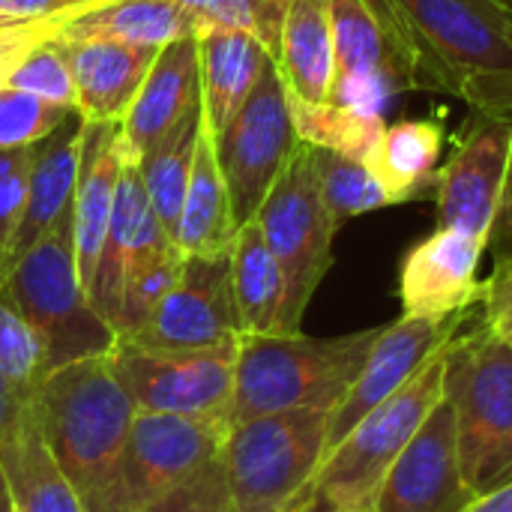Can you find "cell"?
Instances as JSON below:
<instances>
[{"mask_svg": "<svg viewBox=\"0 0 512 512\" xmlns=\"http://www.w3.org/2000/svg\"><path fill=\"white\" fill-rule=\"evenodd\" d=\"M423 90L462 99L474 117L512 123V0H387Z\"/></svg>", "mask_w": 512, "mask_h": 512, "instance_id": "6da1fadb", "label": "cell"}, {"mask_svg": "<svg viewBox=\"0 0 512 512\" xmlns=\"http://www.w3.org/2000/svg\"><path fill=\"white\" fill-rule=\"evenodd\" d=\"M381 327L333 339L303 333L243 336L228 426L297 408L333 411L366 366Z\"/></svg>", "mask_w": 512, "mask_h": 512, "instance_id": "7a4b0ae2", "label": "cell"}, {"mask_svg": "<svg viewBox=\"0 0 512 512\" xmlns=\"http://www.w3.org/2000/svg\"><path fill=\"white\" fill-rule=\"evenodd\" d=\"M33 414L60 471L87 498L117 459L138 414L108 354L54 369L33 396Z\"/></svg>", "mask_w": 512, "mask_h": 512, "instance_id": "3957f363", "label": "cell"}, {"mask_svg": "<svg viewBox=\"0 0 512 512\" xmlns=\"http://www.w3.org/2000/svg\"><path fill=\"white\" fill-rule=\"evenodd\" d=\"M444 399L456 417L459 462L477 495L512 480V342L477 315L444 348Z\"/></svg>", "mask_w": 512, "mask_h": 512, "instance_id": "277c9868", "label": "cell"}, {"mask_svg": "<svg viewBox=\"0 0 512 512\" xmlns=\"http://www.w3.org/2000/svg\"><path fill=\"white\" fill-rule=\"evenodd\" d=\"M327 408H297L231 423L222 441L231 512L297 510L327 456Z\"/></svg>", "mask_w": 512, "mask_h": 512, "instance_id": "5b68a950", "label": "cell"}, {"mask_svg": "<svg viewBox=\"0 0 512 512\" xmlns=\"http://www.w3.org/2000/svg\"><path fill=\"white\" fill-rule=\"evenodd\" d=\"M0 294L36 330L48 372L108 354L117 342L114 327L93 309L75 264L72 210L12 267Z\"/></svg>", "mask_w": 512, "mask_h": 512, "instance_id": "8992f818", "label": "cell"}, {"mask_svg": "<svg viewBox=\"0 0 512 512\" xmlns=\"http://www.w3.org/2000/svg\"><path fill=\"white\" fill-rule=\"evenodd\" d=\"M228 423L138 411L102 483L81 498L84 512H141L222 453Z\"/></svg>", "mask_w": 512, "mask_h": 512, "instance_id": "52a82bcc", "label": "cell"}, {"mask_svg": "<svg viewBox=\"0 0 512 512\" xmlns=\"http://www.w3.org/2000/svg\"><path fill=\"white\" fill-rule=\"evenodd\" d=\"M255 219L285 279L282 333H300L303 315L333 264V240L339 234L321 198L309 141L297 144Z\"/></svg>", "mask_w": 512, "mask_h": 512, "instance_id": "ba28073f", "label": "cell"}, {"mask_svg": "<svg viewBox=\"0 0 512 512\" xmlns=\"http://www.w3.org/2000/svg\"><path fill=\"white\" fill-rule=\"evenodd\" d=\"M444 348L324 456L312 495L333 504L372 510L384 474L420 432L432 408L444 399Z\"/></svg>", "mask_w": 512, "mask_h": 512, "instance_id": "9c48e42d", "label": "cell"}, {"mask_svg": "<svg viewBox=\"0 0 512 512\" xmlns=\"http://www.w3.org/2000/svg\"><path fill=\"white\" fill-rule=\"evenodd\" d=\"M438 228L480 240L498 258L512 255V123L474 117L435 177Z\"/></svg>", "mask_w": 512, "mask_h": 512, "instance_id": "30bf717a", "label": "cell"}, {"mask_svg": "<svg viewBox=\"0 0 512 512\" xmlns=\"http://www.w3.org/2000/svg\"><path fill=\"white\" fill-rule=\"evenodd\" d=\"M330 12L336 66L327 102L384 114L393 96L423 90L417 60L387 0H330Z\"/></svg>", "mask_w": 512, "mask_h": 512, "instance_id": "8fae6325", "label": "cell"}, {"mask_svg": "<svg viewBox=\"0 0 512 512\" xmlns=\"http://www.w3.org/2000/svg\"><path fill=\"white\" fill-rule=\"evenodd\" d=\"M297 144L300 135L294 123L291 96L273 60L249 93V99L243 102V108L213 138L216 162L228 186L237 228L258 216L264 198L291 162Z\"/></svg>", "mask_w": 512, "mask_h": 512, "instance_id": "7c38bea8", "label": "cell"}, {"mask_svg": "<svg viewBox=\"0 0 512 512\" xmlns=\"http://www.w3.org/2000/svg\"><path fill=\"white\" fill-rule=\"evenodd\" d=\"M237 345L207 351H150L117 339L108 360L138 411L228 423Z\"/></svg>", "mask_w": 512, "mask_h": 512, "instance_id": "4fadbf2b", "label": "cell"}, {"mask_svg": "<svg viewBox=\"0 0 512 512\" xmlns=\"http://www.w3.org/2000/svg\"><path fill=\"white\" fill-rule=\"evenodd\" d=\"M150 351H207L243 339L228 255H183V267L153 315L132 333L117 336Z\"/></svg>", "mask_w": 512, "mask_h": 512, "instance_id": "5bb4252c", "label": "cell"}, {"mask_svg": "<svg viewBox=\"0 0 512 512\" xmlns=\"http://www.w3.org/2000/svg\"><path fill=\"white\" fill-rule=\"evenodd\" d=\"M474 312H459L450 318H417L402 315L381 327L366 366L357 381L345 393V399L330 414L327 429V453L381 402H387L396 390H402L468 321Z\"/></svg>", "mask_w": 512, "mask_h": 512, "instance_id": "9a60e30c", "label": "cell"}, {"mask_svg": "<svg viewBox=\"0 0 512 512\" xmlns=\"http://www.w3.org/2000/svg\"><path fill=\"white\" fill-rule=\"evenodd\" d=\"M477 498L462 474L453 408L441 399L384 474L372 512H465Z\"/></svg>", "mask_w": 512, "mask_h": 512, "instance_id": "2e32d148", "label": "cell"}, {"mask_svg": "<svg viewBox=\"0 0 512 512\" xmlns=\"http://www.w3.org/2000/svg\"><path fill=\"white\" fill-rule=\"evenodd\" d=\"M486 246L462 231L435 228L414 243L399 270L402 315L450 318L480 306L483 282L477 276Z\"/></svg>", "mask_w": 512, "mask_h": 512, "instance_id": "e0dca14e", "label": "cell"}, {"mask_svg": "<svg viewBox=\"0 0 512 512\" xmlns=\"http://www.w3.org/2000/svg\"><path fill=\"white\" fill-rule=\"evenodd\" d=\"M201 105L198 36H183L159 48L138 96L120 120V156L138 165L141 156L162 141L192 108Z\"/></svg>", "mask_w": 512, "mask_h": 512, "instance_id": "ac0fdd59", "label": "cell"}, {"mask_svg": "<svg viewBox=\"0 0 512 512\" xmlns=\"http://www.w3.org/2000/svg\"><path fill=\"white\" fill-rule=\"evenodd\" d=\"M81 159V117L72 114L45 141L36 144V159L27 180L21 216L0 249V285L12 267L72 210L75 177Z\"/></svg>", "mask_w": 512, "mask_h": 512, "instance_id": "d6986e66", "label": "cell"}, {"mask_svg": "<svg viewBox=\"0 0 512 512\" xmlns=\"http://www.w3.org/2000/svg\"><path fill=\"white\" fill-rule=\"evenodd\" d=\"M117 138H120V123L81 120V159H78V177L72 195V249L87 294L108 237L117 180L123 171Z\"/></svg>", "mask_w": 512, "mask_h": 512, "instance_id": "ffe728a7", "label": "cell"}, {"mask_svg": "<svg viewBox=\"0 0 512 512\" xmlns=\"http://www.w3.org/2000/svg\"><path fill=\"white\" fill-rule=\"evenodd\" d=\"M174 243L165 228L159 225L150 198L141 183V171L132 162H123L120 180H117V195H114V210H111V225L108 237L99 255V267L90 285V303L93 309L114 327L117 306H120V288L126 273L150 252ZM117 333V330H114Z\"/></svg>", "mask_w": 512, "mask_h": 512, "instance_id": "44dd1931", "label": "cell"}, {"mask_svg": "<svg viewBox=\"0 0 512 512\" xmlns=\"http://www.w3.org/2000/svg\"><path fill=\"white\" fill-rule=\"evenodd\" d=\"M63 45L75 81V114L84 123H120L138 96L159 48L108 39H81Z\"/></svg>", "mask_w": 512, "mask_h": 512, "instance_id": "7402d4cb", "label": "cell"}, {"mask_svg": "<svg viewBox=\"0 0 512 512\" xmlns=\"http://www.w3.org/2000/svg\"><path fill=\"white\" fill-rule=\"evenodd\" d=\"M270 63L273 57L267 54V48L243 30H198L201 108L210 138H216L231 123V117L243 108Z\"/></svg>", "mask_w": 512, "mask_h": 512, "instance_id": "603a6c76", "label": "cell"}, {"mask_svg": "<svg viewBox=\"0 0 512 512\" xmlns=\"http://www.w3.org/2000/svg\"><path fill=\"white\" fill-rule=\"evenodd\" d=\"M183 36H198L195 18L177 0H96L84 9L57 15L51 39L81 42L108 39L162 48Z\"/></svg>", "mask_w": 512, "mask_h": 512, "instance_id": "cb8c5ba5", "label": "cell"}, {"mask_svg": "<svg viewBox=\"0 0 512 512\" xmlns=\"http://www.w3.org/2000/svg\"><path fill=\"white\" fill-rule=\"evenodd\" d=\"M0 474L12 512H84L75 486L42 438L33 402L0 444Z\"/></svg>", "mask_w": 512, "mask_h": 512, "instance_id": "d4e9b609", "label": "cell"}, {"mask_svg": "<svg viewBox=\"0 0 512 512\" xmlns=\"http://www.w3.org/2000/svg\"><path fill=\"white\" fill-rule=\"evenodd\" d=\"M333 12L330 0H291L282 24L276 69L291 102L321 105L333 87Z\"/></svg>", "mask_w": 512, "mask_h": 512, "instance_id": "484cf974", "label": "cell"}, {"mask_svg": "<svg viewBox=\"0 0 512 512\" xmlns=\"http://www.w3.org/2000/svg\"><path fill=\"white\" fill-rule=\"evenodd\" d=\"M234 237L237 222L231 213L228 186L216 162L213 138L204 129L192 159V174L183 195L174 243L183 255H228Z\"/></svg>", "mask_w": 512, "mask_h": 512, "instance_id": "4316f807", "label": "cell"}, {"mask_svg": "<svg viewBox=\"0 0 512 512\" xmlns=\"http://www.w3.org/2000/svg\"><path fill=\"white\" fill-rule=\"evenodd\" d=\"M231 264V294L240 318L243 336L282 333L285 279L279 261L273 258L258 219L237 228L234 246L228 252Z\"/></svg>", "mask_w": 512, "mask_h": 512, "instance_id": "83f0119b", "label": "cell"}, {"mask_svg": "<svg viewBox=\"0 0 512 512\" xmlns=\"http://www.w3.org/2000/svg\"><path fill=\"white\" fill-rule=\"evenodd\" d=\"M441 150L444 126L438 120H402L384 126L369 168L393 204L432 198Z\"/></svg>", "mask_w": 512, "mask_h": 512, "instance_id": "f1b7e54d", "label": "cell"}, {"mask_svg": "<svg viewBox=\"0 0 512 512\" xmlns=\"http://www.w3.org/2000/svg\"><path fill=\"white\" fill-rule=\"evenodd\" d=\"M201 132H204V108L198 105L162 141H156L138 162L150 207L171 240L177 231V219H180V207H183V195L189 186L192 159H195Z\"/></svg>", "mask_w": 512, "mask_h": 512, "instance_id": "f546056e", "label": "cell"}, {"mask_svg": "<svg viewBox=\"0 0 512 512\" xmlns=\"http://www.w3.org/2000/svg\"><path fill=\"white\" fill-rule=\"evenodd\" d=\"M312 153H315L321 198H324V207H327L330 219L336 222V228H342L345 222H351L363 213L393 207L390 195L384 192V186L375 177V171L369 168V162L345 156L339 150L315 147V144H312Z\"/></svg>", "mask_w": 512, "mask_h": 512, "instance_id": "4dcf8cb0", "label": "cell"}, {"mask_svg": "<svg viewBox=\"0 0 512 512\" xmlns=\"http://www.w3.org/2000/svg\"><path fill=\"white\" fill-rule=\"evenodd\" d=\"M294 108V123L300 141H309L315 147L339 150L345 156L369 162L381 132H384V114L375 111H357L348 105L336 102H321V105H303L291 102Z\"/></svg>", "mask_w": 512, "mask_h": 512, "instance_id": "1f68e13d", "label": "cell"}, {"mask_svg": "<svg viewBox=\"0 0 512 512\" xmlns=\"http://www.w3.org/2000/svg\"><path fill=\"white\" fill-rule=\"evenodd\" d=\"M180 267H183V252L177 249V243H168V246L144 255L126 273L123 288H120L117 318H114L117 336H132L153 315V309L159 306V300L174 285Z\"/></svg>", "mask_w": 512, "mask_h": 512, "instance_id": "d6a6232c", "label": "cell"}, {"mask_svg": "<svg viewBox=\"0 0 512 512\" xmlns=\"http://www.w3.org/2000/svg\"><path fill=\"white\" fill-rule=\"evenodd\" d=\"M198 24L204 27H225V30H243L255 36L267 54L279 57L282 42V24L291 0H177Z\"/></svg>", "mask_w": 512, "mask_h": 512, "instance_id": "836d02e7", "label": "cell"}, {"mask_svg": "<svg viewBox=\"0 0 512 512\" xmlns=\"http://www.w3.org/2000/svg\"><path fill=\"white\" fill-rule=\"evenodd\" d=\"M45 348L24 315L0 294V378H6L27 402L48 378Z\"/></svg>", "mask_w": 512, "mask_h": 512, "instance_id": "e575fe53", "label": "cell"}, {"mask_svg": "<svg viewBox=\"0 0 512 512\" xmlns=\"http://www.w3.org/2000/svg\"><path fill=\"white\" fill-rule=\"evenodd\" d=\"M6 87L33 93L51 105H63L75 111V81H72L66 45L51 36L39 39L12 69Z\"/></svg>", "mask_w": 512, "mask_h": 512, "instance_id": "d590c367", "label": "cell"}, {"mask_svg": "<svg viewBox=\"0 0 512 512\" xmlns=\"http://www.w3.org/2000/svg\"><path fill=\"white\" fill-rule=\"evenodd\" d=\"M72 114H75L72 108L51 105L33 93L0 87V150L39 144Z\"/></svg>", "mask_w": 512, "mask_h": 512, "instance_id": "8d00e7d4", "label": "cell"}, {"mask_svg": "<svg viewBox=\"0 0 512 512\" xmlns=\"http://www.w3.org/2000/svg\"><path fill=\"white\" fill-rule=\"evenodd\" d=\"M141 512H231L222 453Z\"/></svg>", "mask_w": 512, "mask_h": 512, "instance_id": "74e56055", "label": "cell"}, {"mask_svg": "<svg viewBox=\"0 0 512 512\" xmlns=\"http://www.w3.org/2000/svg\"><path fill=\"white\" fill-rule=\"evenodd\" d=\"M33 159H36V144L0 150V249L9 240V234L21 216Z\"/></svg>", "mask_w": 512, "mask_h": 512, "instance_id": "f35d334b", "label": "cell"}, {"mask_svg": "<svg viewBox=\"0 0 512 512\" xmlns=\"http://www.w3.org/2000/svg\"><path fill=\"white\" fill-rule=\"evenodd\" d=\"M480 318L498 336L512 342V255L510 258H498L492 276L483 282Z\"/></svg>", "mask_w": 512, "mask_h": 512, "instance_id": "ab89813d", "label": "cell"}, {"mask_svg": "<svg viewBox=\"0 0 512 512\" xmlns=\"http://www.w3.org/2000/svg\"><path fill=\"white\" fill-rule=\"evenodd\" d=\"M57 18H42V21H27L9 30H0V87H6L12 69L21 63V57L45 36L54 33Z\"/></svg>", "mask_w": 512, "mask_h": 512, "instance_id": "60d3db41", "label": "cell"}, {"mask_svg": "<svg viewBox=\"0 0 512 512\" xmlns=\"http://www.w3.org/2000/svg\"><path fill=\"white\" fill-rule=\"evenodd\" d=\"M96 0H0V9L21 18V21H42V18H57L75 9H84Z\"/></svg>", "mask_w": 512, "mask_h": 512, "instance_id": "b9f144b4", "label": "cell"}, {"mask_svg": "<svg viewBox=\"0 0 512 512\" xmlns=\"http://www.w3.org/2000/svg\"><path fill=\"white\" fill-rule=\"evenodd\" d=\"M27 405L30 402L6 378H0V444L18 426V420L24 417ZM0 512H12L9 510V498H6V486H3V474H0Z\"/></svg>", "mask_w": 512, "mask_h": 512, "instance_id": "7bdbcfd3", "label": "cell"}, {"mask_svg": "<svg viewBox=\"0 0 512 512\" xmlns=\"http://www.w3.org/2000/svg\"><path fill=\"white\" fill-rule=\"evenodd\" d=\"M465 512H512V480L498 486L495 492L480 495Z\"/></svg>", "mask_w": 512, "mask_h": 512, "instance_id": "ee69618b", "label": "cell"}, {"mask_svg": "<svg viewBox=\"0 0 512 512\" xmlns=\"http://www.w3.org/2000/svg\"><path fill=\"white\" fill-rule=\"evenodd\" d=\"M291 512H372L366 510V507H345V504H333V501H327V498H321V495H312L309 492V498L297 507V510Z\"/></svg>", "mask_w": 512, "mask_h": 512, "instance_id": "f6af8a7d", "label": "cell"}, {"mask_svg": "<svg viewBox=\"0 0 512 512\" xmlns=\"http://www.w3.org/2000/svg\"><path fill=\"white\" fill-rule=\"evenodd\" d=\"M18 24H27V21H21V18H15V15H9V12H3V9H0V30L18 27Z\"/></svg>", "mask_w": 512, "mask_h": 512, "instance_id": "bcb514c9", "label": "cell"}]
</instances>
